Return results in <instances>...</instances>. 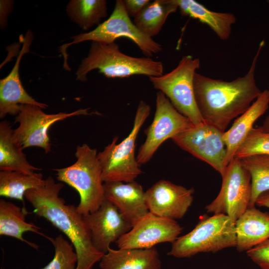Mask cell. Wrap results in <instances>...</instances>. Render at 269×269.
<instances>
[{
    "mask_svg": "<svg viewBox=\"0 0 269 269\" xmlns=\"http://www.w3.org/2000/svg\"><path fill=\"white\" fill-rule=\"evenodd\" d=\"M256 205L260 207L269 208V192L261 195L257 200Z\"/></svg>",
    "mask_w": 269,
    "mask_h": 269,
    "instance_id": "32",
    "label": "cell"
},
{
    "mask_svg": "<svg viewBox=\"0 0 269 269\" xmlns=\"http://www.w3.org/2000/svg\"><path fill=\"white\" fill-rule=\"evenodd\" d=\"M194 126L174 107L163 93L158 91L154 119L145 130L146 139L136 156L138 163L140 165L147 163L164 141Z\"/></svg>",
    "mask_w": 269,
    "mask_h": 269,
    "instance_id": "10",
    "label": "cell"
},
{
    "mask_svg": "<svg viewBox=\"0 0 269 269\" xmlns=\"http://www.w3.org/2000/svg\"><path fill=\"white\" fill-rule=\"evenodd\" d=\"M94 247L103 254L110 245L132 229V225L111 202L105 199L94 212L83 216Z\"/></svg>",
    "mask_w": 269,
    "mask_h": 269,
    "instance_id": "14",
    "label": "cell"
},
{
    "mask_svg": "<svg viewBox=\"0 0 269 269\" xmlns=\"http://www.w3.org/2000/svg\"><path fill=\"white\" fill-rule=\"evenodd\" d=\"M220 191L205 207L207 213L227 215L235 223L249 206L251 197V177L237 157L228 164Z\"/></svg>",
    "mask_w": 269,
    "mask_h": 269,
    "instance_id": "9",
    "label": "cell"
},
{
    "mask_svg": "<svg viewBox=\"0 0 269 269\" xmlns=\"http://www.w3.org/2000/svg\"><path fill=\"white\" fill-rule=\"evenodd\" d=\"M262 40L248 72L231 81L212 79L198 73L194 77L196 103L204 122L224 132L230 122L246 112L260 95L255 77Z\"/></svg>",
    "mask_w": 269,
    "mask_h": 269,
    "instance_id": "1",
    "label": "cell"
},
{
    "mask_svg": "<svg viewBox=\"0 0 269 269\" xmlns=\"http://www.w3.org/2000/svg\"><path fill=\"white\" fill-rule=\"evenodd\" d=\"M9 122H0V170L32 174L41 169L29 163L20 145L15 140Z\"/></svg>",
    "mask_w": 269,
    "mask_h": 269,
    "instance_id": "21",
    "label": "cell"
},
{
    "mask_svg": "<svg viewBox=\"0 0 269 269\" xmlns=\"http://www.w3.org/2000/svg\"><path fill=\"white\" fill-rule=\"evenodd\" d=\"M251 177V197L249 207H254L258 198L269 192V155H254L240 159Z\"/></svg>",
    "mask_w": 269,
    "mask_h": 269,
    "instance_id": "27",
    "label": "cell"
},
{
    "mask_svg": "<svg viewBox=\"0 0 269 269\" xmlns=\"http://www.w3.org/2000/svg\"><path fill=\"white\" fill-rule=\"evenodd\" d=\"M254 155H269V133L253 128L238 148L235 157L242 159Z\"/></svg>",
    "mask_w": 269,
    "mask_h": 269,
    "instance_id": "29",
    "label": "cell"
},
{
    "mask_svg": "<svg viewBox=\"0 0 269 269\" xmlns=\"http://www.w3.org/2000/svg\"><path fill=\"white\" fill-rule=\"evenodd\" d=\"M63 186L48 176L44 185L28 190L24 197L36 215L48 220L70 241L77 257L76 269H92L104 254L94 247L90 231L77 207L66 204L59 197Z\"/></svg>",
    "mask_w": 269,
    "mask_h": 269,
    "instance_id": "2",
    "label": "cell"
},
{
    "mask_svg": "<svg viewBox=\"0 0 269 269\" xmlns=\"http://www.w3.org/2000/svg\"><path fill=\"white\" fill-rule=\"evenodd\" d=\"M42 109L33 105H19V112L14 121L19 126L13 130V135L23 149L36 146L43 148L45 153L50 152L51 144L48 131L53 124L74 116L91 115L89 108L55 114L45 113Z\"/></svg>",
    "mask_w": 269,
    "mask_h": 269,
    "instance_id": "11",
    "label": "cell"
},
{
    "mask_svg": "<svg viewBox=\"0 0 269 269\" xmlns=\"http://www.w3.org/2000/svg\"><path fill=\"white\" fill-rule=\"evenodd\" d=\"M194 192L193 188L160 180L145 191L149 212L175 220L181 219L192 205Z\"/></svg>",
    "mask_w": 269,
    "mask_h": 269,
    "instance_id": "15",
    "label": "cell"
},
{
    "mask_svg": "<svg viewBox=\"0 0 269 269\" xmlns=\"http://www.w3.org/2000/svg\"><path fill=\"white\" fill-rule=\"evenodd\" d=\"M178 8L183 16H188L207 24L222 40H227L232 26L236 21L231 13L218 12L209 10L194 0H177Z\"/></svg>",
    "mask_w": 269,
    "mask_h": 269,
    "instance_id": "22",
    "label": "cell"
},
{
    "mask_svg": "<svg viewBox=\"0 0 269 269\" xmlns=\"http://www.w3.org/2000/svg\"><path fill=\"white\" fill-rule=\"evenodd\" d=\"M246 253L261 269H269V238L248 250Z\"/></svg>",
    "mask_w": 269,
    "mask_h": 269,
    "instance_id": "30",
    "label": "cell"
},
{
    "mask_svg": "<svg viewBox=\"0 0 269 269\" xmlns=\"http://www.w3.org/2000/svg\"><path fill=\"white\" fill-rule=\"evenodd\" d=\"M54 247L52 260L40 269H76L77 257L71 242L59 235L54 239L49 238Z\"/></svg>",
    "mask_w": 269,
    "mask_h": 269,
    "instance_id": "28",
    "label": "cell"
},
{
    "mask_svg": "<svg viewBox=\"0 0 269 269\" xmlns=\"http://www.w3.org/2000/svg\"><path fill=\"white\" fill-rule=\"evenodd\" d=\"M178 8L177 0H155L136 15L133 22L140 31L152 38L159 33L168 16Z\"/></svg>",
    "mask_w": 269,
    "mask_h": 269,
    "instance_id": "24",
    "label": "cell"
},
{
    "mask_svg": "<svg viewBox=\"0 0 269 269\" xmlns=\"http://www.w3.org/2000/svg\"><path fill=\"white\" fill-rule=\"evenodd\" d=\"M269 105V91L265 90L250 107L235 120L230 129L224 132L227 166L234 159L238 148L253 128L255 122L268 110Z\"/></svg>",
    "mask_w": 269,
    "mask_h": 269,
    "instance_id": "18",
    "label": "cell"
},
{
    "mask_svg": "<svg viewBox=\"0 0 269 269\" xmlns=\"http://www.w3.org/2000/svg\"><path fill=\"white\" fill-rule=\"evenodd\" d=\"M110 78H124L135 75L158 77L163 74L161 62L150 57H134L122 53L115 42L106 43L92 41L88 56L79 65L77 79L87 81V75L93 70Z\"/></svg>",
    "mask_w": 269,
    "mask_h": 269,
    "instance_id": "3",
    "label": "cell"
},
{
    "mask_svg": "<svg viewBox=\"0 0 269 269\" xmlns=\"http://www.w3.org/2000/svg\"><path fill=\"white\" fill-rule=\"evenodd\" d=\"M200 66L199 58L185 55L170 72L160 76L149 77L154 88L163 93L174 107L194 126L204 123L194 91V77Z\"/></svg>",
    "mask_w": 269,
    "mask_h": 269,
    "instance_id": "8",
    "label": "cell"
},
{
    "mask_svg": "<svg viewBox=\"0 0 269 269\" xmlns=\"http://www.w3.org/2000/svg\"><path fill=\"white\" fill-rule=\"evenodd\" d=\"M45 179L40 173L27 174L16 171H0V196L24 202V195L29 189L44 185Z\"/></svg>",
    "mask_w": 269,
    "mask_h": 269,
    "instance_id": "26",
    "label": "cell"
},
{
    "mask_svg": "<svg viewBox=\"0 0 269 269\" xmlns=\"http://www.w3.org/2000/svg\"><path fill=\"white\" fill-rule=\"evenodd\" d=\"M28 212L24 208L3 199L0 200V235L15 238L24 242L34 248L35 244L29 243L23 238L24 232H32L42 235L40 228L32 223L26 222L25 216Z\"/></svg>",
    "mask_w": 269,
    "mask_h": 269,
    "instance_id": "23",
    "label": "cell"
},
{
    "mask_svg": "<svg viewBox=\"0 0 269 269\" xmlns=\"http://www.w3.org/2000/svg\"><path fill=\"white\" fill-rule=\"evenodd\" d=\"M125 9L130 17H134L150 1L149 0H122Z\"/></svg>",
    "mask_w": 269,
    "mask_h": 269,
    "instance_id": "31",
    "label": "cell"
},
{
    "mask_svg": "<svg viewBox=\"0 0 269 269\" xmlns=\"http://www.w3.org/2000/svg\"><path fill=\"white\" fill-rule=\"evenodd\" d=\"M182 231L176 220L149 212L116 243L119 249L151 248L160 243H172Z\"/></svg>",
    "mask_w": 269,
    "mask_h": 269,
    "instance_id": "13",
    "label": "cell"
},
{
    "mask_svg": "<svg viewBox=\"0 0 269 269\" xmlns=\"http://www.w3.org/2000/svg\"></svg>",
    "mask_w": 269,
    "mask_h": 269,
    "instance_id": "34",
    "label": "cell"
},
{
    "mask_svg": "<svg viewBox=\"0 0 269 269\" xmlns=\"http://www.w3.org/2000/svg\"><path fill=\"white\" fill-rule=\"evenodd\" d=\"M150 112L149 105L140 101L137 107L133 129L128 136L118 144V137L115 136L111 143L98 153L104 182H130L134 181L142 173L135 157V141Z\"/></svg>",
    "mask_w": 269,
    "mask_h": 269,
    "instance_id": "6",
    "label": "cell"
},
{
    "mask_svg": "<svg viewBox=\"0 0 269 269\" xmlns=\"http://www.w3.org/2000/svg\"><path fill=\"white\" fill-rule=\"evenodd\" d=\"M120 38L132 40L148 57L162 50L161 44L140 31L131 20L125 9L122 0H117L109 18L101 23L94 30L73 36L72 42L60 47L59 51L64 58L65 69L70 70L67 64L66 49L71 45L88 40L111 43Z\"/></svg>",
    "mask_w": 269,
    "mask_h": 269,
    "instance_id": "7",
    "label": "cell"
},
{
    "mask_svg": "<svg viewBox=\"0 0 269 269\" xmlns=\"http://www.w3.org/2000/svg\"><path fill=\"white\" fill-rule=\"evenodd\" d=\"M236 247L235 223L225 214L203 216L195 228L172 243L168 255L189 258L200 253H215Z\"/></svg>",
    "mask_w": 269,
    "mask_h": 269,
    "instance_id": "5",
    "label": "cell"
},
{
    "mask_svg": "<svg viewBox=\"0 0 269 269\" xmlns=\"http://www.w3.org/2000/svg\"><path fill=\"white\" fill-rule=\"evenodd\" d=\"M97 150L84 143L76 147L77 160L66 167L54 169L57 179L67 183L79 193L78 212L85 216L97 210L106 199L102 170Z\"/></svg>",
    "mask_w": 269,
    "mask_h": 269,
    "instance_id": "4",
    "label": "cell"
},
{
    "mask_svg": "<svg viewBox=\"0 0 269 269\" xmlns=\"http://www.w3.org/2000/svg\"><path fill=\"white\" fill-rule=\"evenodd\" d=\"M236 248L248 251L269 238V213L248 207L235 222Z\"/></svg>",
    "mask_w": 269,
    "mask_h": 269,
    "instance_id": "19",
    "label": "cell"
},
{
    "mask_svg": "<svg viewBox=\"0 0 269 269\" xmlns=\"http://www.w3.org/2000/svg\"><path fill=\"white\" fill-rule=\"evenodd\" d=\"M32 40V34L28 31L23 40L22 48L19 52L11 72L0 80V118L7 115H17L20 105H33L41 109L48 106L40 103L31 97L24 89L19 74V64L22 56L29 52Z\"/></svg>",
    "mask_w": 269,
    "mask_h": 269,
    "instance_id": "16",
    "label": "cell"
},
{
    "mask_svg": "<svg viewBox=\"0 0 269 269\" xmlns=\"http://www.w3.org/2000/svg\"><path fill=\"white\" fill-rule=\"evenodd\" d=\"M107 1L105 0H72L66 7V12L74 22L87 30L101 24L107 16Z\"/></svg>",
    "mask_w": 269,
    "mask_h": 269,
    "instance_id": "25",
    "label": "cell"
},
{
    "mask_svg": "<svg viewBox=\"0 0 269 269\" xmlns=\"http://www.w3.org/2000/svg\"><path fill=\"white\" fill-rule=\"evenodd\" d=\"M100 269H161L159 253L155 247L148 249L111 248L100 261Z\"/></svg>",
    "mask_w": 269,
    "mask_h": 269,
    "instance_id": "20",
    "label": "cell"
},
{
    "mask_svg": "<svg viewBox=\"0 0 269 269\" xmlns=\"http://www.w3.org/2000/svg\"><path fill=\"white\" fill-rule=\"evenodd\" d=\"M268 90L269 91V89ZM259 128L263 131L269 133V113L264 120L262 126Z\"/></svg>",
    "mask_w": 269,
    "mask_h": 269,
    "instance_id": "33",
    "label": "cell"
},
{
    "mask_svg": "<svg viewBox=\"0 0 269 269\" xmlns=\"http://www.w3.org/2000/svg\"><path fill=\"white\" fill-rule=\"evenodd\" d=\"M103 186L106 199L113 203L132 226L149 212L145 192L135 181L107 182Z\"/></svg>",
    "mask_w": 269,
    "mask_h": 269,
    "instance_id": "17",
    "label": "cell"
},
{
    "mask_svg": "<svg viewBox=\"0 0 269 269\" xmlns=\"http://www.w3.org/2000/svg\"><path fill=\"white\" fill-rule=\"evenodd\" d=\"M223 133L216 127L204 123L193 126L172 139L181 149L211 165L222 176L227 167Z\"/></svg>",
    "mask_w": 269,
    "mask_h": 269,
    "instance_id": "12",
    "label": "cell"
}]
</instances>
